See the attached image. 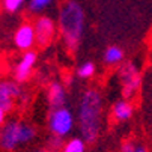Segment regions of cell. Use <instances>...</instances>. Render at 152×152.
I'll use <instances>...</instances> for the list:
<instances>
[{"label": "cell", "instance_id": "obj_20", "mask_svg": "<svg viewBox=\"0 0 152 152\" xmlns=\"http://www.w3.org/2000/svg\"><path fill=\"white\" fill-rule=\"evenodd\" d=\"M136 152H148L145 148H142V146H137V149H136Z\"/></svg>", "mask_w": 152, "mask_h": 152}, {"label": "cell", "instance_id": "obj_3", "mask_svg": "<svg viewBox=\"0 0 152 152\" xmlns=\"http://www.w3.org/2000/svg\"><path fill=\"white\" fill-rule=\"evenodd\" d=\"M36 136L35 128L21 121L5 122L0 128V149L5 152H15L20 146L30 143Z\"/></svg>", "mask_w": 152, "mask_h": 152}, {"label": "cell", "instance_id": "obj_6", "mask_svg": "<svg viewBox=\"0 0 152 152\" xmlns=\"http://www.w3.org/2000/svg\"><path fill=\"white\" fill-rule=\"evenodd\" d=\"M21 94L20 83L12 80H0V107L6 113L12 112L15 107V101Z\"/></svg>", "mask_w": 152, "mask_h": 152}, {"label": "cell", "instance_id": "obj_8", "mask_svg": "<svg viewBox=\"0 0 152 152\" xmlns=\"http://www.w3.org/2000/svg\"><path fill=\"white\" fill-rule=\"evenodd\" d=\"M14 44L20 51H30L33 45H36V33H35V26L32 23H23L14 35Z\"/></svg>", "mask_w": 152, "mask_h": 152}, {"label": "cell", "instance_id": "obj_15", "mask_svg": "<svg viewBox=\"0 0 152 152\" xmlns=\"http://www.w3.org/2000/svg\"><path fill=\"white\" fill-rule=\"evenodd\" d=\"M63 139L62 137H57V136H53L48 139V151L50 152H62L63 151Z\"/></svg>", "mask_w": 152, "mask_h": 152}, {"label": "cell", "instance_id": "obj_18", "mask_svg": "<svg viewBox=\"0 0 152 152\" xmlns=\"http://www.w3.org/2000/svg\"><path fill=\"white\" fill-rule=\"evenodd\" d=\"M136 149H137V146H136V143H133V142H124L122 143V146H121V152H136Z\"/></svg>", "mask_w": 152, "mask_h": 152}, {"label": "cell", "instance_id": "obj_11", "mask_svg": "<svg viewBox=\"0 0 152 152\" xmlns=\"http://www.w3.org/2000/svg\"><path fill=\"white\" fill-rule=\"evenodd\" d=\"M134 113V107L133 104L129 102L126 98L124 99H119L113 104L112 107V115H113V119L118 121V122H124V121H128L129 118L133 116Z\"/></svg>", "mask_w": 152, "mask_h": 152}, {"label": "cell", "instance_id": "obj_7", "mask_svg": "<svg viewBox=\"0 0 152 152\" xmlns=\"http://www.w3.org/2000/svg\"><path fill=\"white\" fill-rule=\"evenodd\" d=\"M36 33V44L39 47H47L56 36V23L50 17H39L33 23Z\"/></svg>", "mask_w": 152, "mask_h": 152}, {"label": "cell", "instance_id": "obj_13", "mask_svg": "<svg viewBox=\"0 0 152 152\" xmlns=\"http://www.w3.org/2000/svg\"><path fill=\"white\" fill-rule=\"evenodd\" d=\"M62 152H86V140L83 137H72L65 143Z\"/></svg>", "mask_w": 152, "mask_h": 152}, {"label": "cell", "instance_id": "obj_19", "mask_svg": "<svg viewBox=\"0 0 152 152\" xmlns=\"http://www.w3.org/2000/svg\"><path fill=\"white\" fill-rule=\"evenodd\" d=\"M6 115H8V113L3 110L2 107H0V126H2V125L5 124V121H6Z\"/></svg>", "mask_w": 152, "mask_h": 152}, {"label": "cell", "instance_id": "obj_21", "mask_svg": "<svg viewBox=\"0 0 152 152\" xmlns=\"http://www.w3.org/2000/svg\"><path fill=\"white\" fill-rule=\"evenodd\" d=\"M32 152H50L48 149H36V151H32Z\"/></svg>", "mask_w": 152, "mask_h": 152}, {"label": "cell", "instance_id": "obj_10", "mask_svg": "<svg viewBox=\"0 0 152 152\" xmlns=\"http://www.w3.org/2000/svg\"><path fill=\"white\" fill-rule=\"evenodd\" d=\"M47 102H48L51 110L65 107V104H66V92H65V88L59 81H53V83L48 84V88H47Z\"/></svg>", "mask_w": 152, "mask_h": 152}, {"label": "cell", "instance_id": "obj_1", "mask_svg": "<svg viewBox=\"0 0 152 152\" xmlns=\"http://www.w3.org/2000/svg\"><path fill=\"white\" fill-rule=\"evenodd\" d=\"M101 119H102V96L96 89H88L78 104L77 124L81 133V137L92 143L98 139L101 131Z\"/></svg>", "mask_w": 152, "mask_h": 152}, {"label": "cell", "instance_id": "obj_12", "mask_svg": "<svg viewBox=\"0 0 152 152\" xmlns=\"http://www.w3.org/2000/svg\"><path fill=\"white\" fill-rule=\"evenodd\" d=\"M124 60V50L121 47H116V45H112L108 47L104 53V62L108 66H115V65H119L122 63Z\"/></svg>", "mask_w": 152, "mask_h": 152}, {"label": "cell", "instance_id": "obj_16", "mask_svg": "<svg viewBox=\"0 0 152 152\" xmlns=\"http://www.w3.org/2000/svg\"><path fill=\"white\" fill-rule=\"evenodd\" d=\"M24 2H26V0H3V8L8 12L14 14V12H17L21 6L24 5Z\"/></svg>", "mask_w": 152, "mask_h": 152}, {"label": "cell", "instance_id": "obj_14", "mask_svg": "<svg viewBox=\"0 0 152 152\" xmlns=\"http://www.w3.org/2000/svg\"><path fill=\"white\" fill-rule=\"evenodd\" d=\"M95 71H96V66L94 62H83L77 68V75L80 78H91V77H94Z\"/></svg>", "mask_w": 152, "mask_h": 152}, {"label": "cell", "instance_id": "obj_4", "mask_svg": "<svg viewBox=\"0 0 152 152\" xmlns=\"http://www.w3.org/2000/svg\"><path fill=\"white\" fill-rule=\"evenodd\" d=\"M74 124H75L74 115L66 107H60V108L51 110L48 115V121H47L50 133L53 136H57L62 139L71 134V131L74 129Z\"/></svg>", "mask_w": 152, "mask_h": 152}, {"label": "cell", "instance_id": "obj_5", "mask_svg": "<svg viewBox=\"0 0 152 152\" xmlns=\"http://www.w3.org/2000/svg\"><path fill=\"white\" fill-rule=\"evenodd\" d=\"M119 75V81L122 84V94L125 98H131L140 88V72L137 69V66L133 62H125L124 65H121V68L118 71Z\"/></svg>", "mask_w": 152, "mask_h": 152}, {"label": "cell", "instance_id": "obj_9", "mask_svg": "<svg viewBox=\"0 0 152 152\" xmlns=\"http://www.w3.org/2000/svg\"><path fill=\"white\" fill-rule=\"evenodd\" d=\"M36 59H38V56L33 50L23 53V56H21V59L18 60L17 66L14 69V80L17 83H24L30 78L33 66L36 63Z\"/></svg>", "mask_w": 152, "mask_h": 152}, {"label": "cell", "instance_id": "obj_2", "mask_svg": "<svg viewBox=\"0 0 152 152\" xmlns=\"http://www.w3.org/2000/svg\"><path fill=\"white\" fill-rule=\"evenodd\" d=\"M84 30V14L75 0H66L59 12V32L69 53L78 48Z\"/></svg>", "mask_w": 152, "mask_h": 152}, {"label": "cell", "instance_id": "obj_17", "mask_svg": "<svg viewBox=\"0 0 152 152\" xmlns=\"http://www.w3.org/2000/svg\"><path fill=\"white\" fill-rule=\"evenodd\" d=\"M51 0H30L29 2V8L32 12H41L44 11L48 5H50Z\"/></svg>", "mask_w": 152, "mask_h": 152}]
</instances>
